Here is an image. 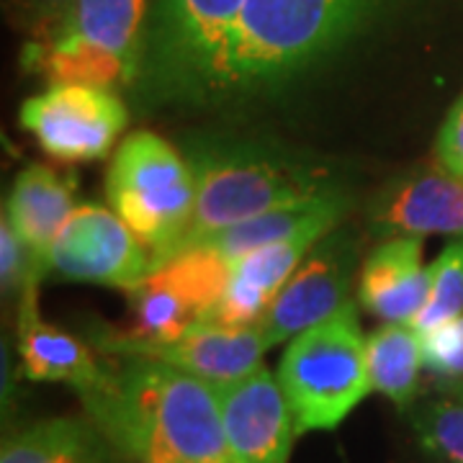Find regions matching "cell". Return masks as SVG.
Segmentation results:
<instances>
[{
  "label": "cell",
  "mask_w": 463,
  "mask_h": 463,
  "mask_svg": "<svg viewBox=\"0 0 463 463\" xmlns=\"http://www.w3.org/2000/svg\"><path fill=\"white\" fill-rule=\"evenodd\" d=\"M80 399L103 438L134 461L237 463L216 389L173 365L116 358L109 381Z\"/></svg>",
  "instance_id": "obj_1"
},
{
  "label": "cell",
  "mask_w": 463,
  "mask_h": 463,
  "mask_svg": "<svg viewBox=\"0 0 463 463\" xmlns=\"http://www.w3.org/2000/svg\"><path fill=\"white\" fill-rule=\"evenodd\" d=\"M386 0H245L191 103L255 99L297 80L379 16Z\"/></svg>",
  "instance_id": "obj_2"
},
{
  "label": "cell",
  "mask_w": 463,
  "mask_h": 463,
  "mask_svg": "<svg viewBox=\"0 0 463 463\" xmlns=\"http://www.w3.org/2000/svg\"><path fill=\"white\" fill-rule=\"evenodd\" d=\"M183 157L196 183V209L175 252L191 248L209 232L335 188L322 165L245 137H194Z\"/></svg>",
  "instance_id": "obj_3"
},
{
  "label": "cell",
  "mask_w": 463,
  "mask_h": 463,
  "mask_svg": "<svg viewBox=\"0 0 463 463\" xmlns=\"http://www.w3.org/2000/svg\"><path fill=\"white\" fill-rule=\"evenodd\" d=\"M152 0H75L62 21L26 44L24 62L50 85L121 90L139 83Z\"/></svg>",
  "instance_id": "obj_4"
},
{
  "label": "cell",
  "mask_w": 463,
  "mask_h": 463,
  "mask_svg": "<svg viewBox=\"0 0 463 463\" xmlns=\"http://www.w3.org/2000/svg\"><path fill=\"white\" fill-rule=\"evenodd\" d=\"M279 383L298 435L335 430L373 392L365 337L353 301L288 343L279 365Z\"/></svg>",
  "instance_id": "obj_5"
},
{
  "label": "cell",
  "mask_w": 463,
  "mask_h": 463,
  "mask_svg": "<svg viewBox=\"0 0 463 463\" xmlns=\"http://www.w3.org/2000/svg\"><path fill=\"white\" fill-rule=\"evenodd\" d=\"M111 212L147 245L155 268L178 250L196 209V183L178 149L160 134L134 132L116 149L106 178Z\"/></svg>",
  "instance_id": "obj_6"
},
{
  "label": "cell",
  "mask_w": 463,
  "mask_h": 463,
  "mask_svg": "<svg viewBox=\"0 0 463 463\" xmlns=\"http://www.w3.org/2000/svg\"><path fill=\"white\" fill-rule=\"evenodd\" d=\"M245 0H152L139 83L152 100H194Z\"/></svg>",
  "instance_id": "obj_7"
},
{
  "label": "cell",
  "mask_w": 463,
  "mask_h": 463,
  "mask_svg": "<svg viewBox=\"0 0 463 463\" xmlns=\"http://www.w3.org/2000/svg\"><path fill=\"white\" fill-rule=\"evenodd\" d=\"M232 263L212 250L188 248L157 265L129 291L132 327L116 332L134 343H170L206 322L230 283Z\"/></svg>",
  "instance_id": "obj_8"
},
{
  "label": "cell",
  "mask_w": 463,
  "mask_h": 463,
  "mask_svg": "<svg viewBox=\"0 0 463 463\" xmlns=\"http://www.w3.org/2000/svg\"><path fill=\"white\" fill-rule=\"evenodd\" d=\"M21 127L60 163H93L114 149L129 111L118 90L100 85L54 83L21 106Z\"/></svg>",
  "instance_id": "obj_9"
},
{
  "label": "cell",
  "mask_w": 463,
  "mask_h": 463,
  "mask_svg": "<svg viewBox=\"0 0 463 463\" xmlns=\"http://www.w3.org/2000/svg\"><path fill=\"white\" fill-rule=\"evenodd\" d=\"M152 270L147 245L116 212L96 203L75 206L50 252L52 276L127 294L147 281Z\"/></svg>",
  "instance_id": "obj_10"
},
{
  "label": "cell",
  "mask_w": 463,
  "mask_h": 463,
  "mask_svg": "<svg viewBox=\"0 0 463 463\" xmlns=\"http://www.w3.org/2000/svg\"><path fill=\"white\" fill-rule=\"evenodd\" d=\"M358 265V237L347 230L327 232L304 263L276 294L260 322L268 347L294 340L347 304L350 281Z\"/></svg>",
  "instance_id": "obj_11"
},
{
  "label": "cell",
  "mask_w": 463,
  "mask_h": 463,
  "mask_svg": "<svg viewBox=\"0 0 463 463\" xmlns=\"http://www.w3.org/2000/svg\"><path fill=\"white\" fill-rule=\"evenodd\" d=\"M96 345L109 358H147L173 365L212 386H224L245 379L263 365V355L270 350L260 327L230 330L209 322H199L170 343H134L116 332H103Z\"/></svg>",
  "instance_id": "obj_12"
},
{
  "label": "cell",
  "mask_w": 463,
  "mask_h": 463,
  "mask_svg": "<svg viewBox=\"0 0 463 463\" xmlns=\"http://www.w3.org/2000/svg\"><path fill=\"white\" fill-rule=\"evenodd\" d=\"M224 432L237 463H288L297 422L279 376L265 365L216 386Z\"/></svg>",
  "instance_id": "obj_13"
},
{
  "label": "cell",
  "mask_w": 463,
  "mask_h": 463,
  "mask_svg": "<svg viewBox=\"0 0 463 463\" xmlns=\"http://www.w3.org/2000/svg\"><path fill=\"white\" fill-rule=\"evenodd\" d=\"M371 230L383 237L463 234V178L446 167L394 181L371 206Z\"/></svg>",
  "instance_id": "obj_14"
},
{
  "label": "cell",
  "mask_w": 463,
  "mask_h": 463,
  "mask_svg": "<svg viewBox=\"0 0 463 463\" xmlns=\"http://www.w3.org/2000/svg\"><path fill=\"white\" fill-rule=\"evenodd\" d=\"M32 286L18 298L16 345L24 376L32 381L67 383L80 397L100 389L111 376V361H99L96 353L75 335L44 322Z\"/></svg>",
  "instance_id": "obj_15"
},
{
  "label": "cell",
  "mask_w": 463,
  "mask_h": 463,
  "mask_svg": "<svg viewBox=\"0 0 463 463\" xmlns=\"http://www.w3.org/2000/svg\"><path fill=\"white\" fill-rule=\"evenodd\" d=\"M430 265H422V237H392L365 258L358 298L383 325H412L428 304Z\"/></svg>",
  "instance_id": "obj_16"
},
{
  "label": "cell",
  "mask_w": 463,
  "mask_h": 463,
  "mask_svg": "<svg viewBox=\"0 0 463 463\" xmlns=\"http://www.w3.org/2000/svg\"><path fill=\"white\" fill-rule=\"evenodd\" d=\"M75 181L42 163L26 165L14 181L3 216L14 224L42 276L50 273V252L60 230L75 212Z\"/></svg>",
  "instance_id": "obj_17"
},
{
  "label": "cell",
  "mask_w": 463,
  "mask_h": 463,
  "mask_svg": "<svg viewBox=\"0 0 463 463\" xmlns=\"http://www.w3.org/2000/svg\"><path fill=\"white\" fill-rule=\"evenodd\" d=\"M345 206L347 199L340 194V188H332L315 199L298 201L291 206H281V209H273L265 214L242 219L224 230L209 232L201 240H196L191 248L212 250L227 260H237L252 250L297 237L307 230H335L337 222L345 214Z\"/></svg>",
  "instance_id": "obj_18"
},
{
  "label": "cell",
  "mask_w": 463,
  "mask_h": 463,
  "mask_svg": "<svg viewBox=\"0 0 463 463\" xmlns=\"http://www.w3.org/2000/svg\"><path fill=\"white\" fill-rule=\"evenodd\" d=\"M106 443L93 422L57 417L14 432L3 443L0 463H109Z\"/></svg>",
  "instance_id": "obj_19"
},
{
  "label": "cell",
  "mask_w": 463,
  "mask_h": 463,
  "mask_svg": "<svg viewBox=\"0 0 463 463\" xmlns=\"http://www.w3.org/2000/svg\"><path fill=\"white\" fill-rule=\"evenodd\" d=\"M365 365L371 389L392 399L399 410H410L425 365L422 335L412 325H383L365 337Z\"/></svg>",
  "instance_id": "obj_20"
},
{
  "label": "cell",
  "mask_w": 463,
  "mask_h": 463,
  "mask_svg": "<svg viewBox=\"0 0 463 463\" xmlns=\"http://www.w3.org/2000/svg\"><path fill=\"white\" fill-rule=\"evenodd\" d=\"M410 410L420 446L448 463H463V399L443 392Z\"/></svg>",
  "instance_id": "obj_21"
},
{
  "label": "cell",
  "mask_w": 463,
  "mask_h": 463,
  "mask_svg": "<svg viewBox=\"0 0 463 463\" xmlns=\"http://www.w3.org/2000/svg\"><path fill=\"white\" fill-rule=\"evenodd\" d=\"M430 297L412 322L420 335L438 330L463 315V234L438 255V260L430 265Z\"/></svg>",
  "instance_id": "obj_22"
},
{
  "label": "cell",
  "mask_w": 463,
  "mask_h": 463,
  "mask_svg": "<svg viewBox=\"0 0 463 463\" xmlns=\"http://www.w3.org/2000/svg\"><path fill=\"white\" fill-rule=\"evenodd\" d=\"M0 279H3V294L18 298L24 297L26 288L39 286V281L44 279L33 260L32 250L26 248V242L5 216L0 222Z\"/></svg>",
  "instance_id": "obj_23"
},
{
  "label": "cell",
  "mask_w": 463,
  "mask_h": 463,
  "mask_svg": "<svg viewBox=\"0 0 463 463\" xmlns=\"http://www.w3.org/2000/svg\"><path fill=\"white\" fill-rule=\"evenodd\" d=\"M425 365L443 381L463 379V315L422 335Z\"/></svg>",
  "instance_id": "obj_24"
},
{
  "label": "cell",
  "mask_w": 463,
  "mask_h": 463,
  "mask_svg": "<svg viewBox=\"0 0 463 463\" xmlns=\"http://www.w3.org/2000/svg\"><path fill=\"white\" fill-rule=\"evenodd\" d=\"M75 0H8L11 18L32 39L52 32Z\"/></svg>",
  "instance_id": "obj_25"
},
{
  "label": "cell",
  "mask_w": 463,
  "mask_h": 463,
  "mask_svg": "<svg viewBox=\"0 0 463 463\" xmlns=\"http://www.w3.org/2000/svg\"><path fill=\"white\" fill-rule=\"evenodd\" d=\"M435 155H438V165L463 178V93L461 99L453 103L446 124L440 129Z\"/></svg>",
  "instance_id": "obj_26"
},
{
  "label": "cell",
  "mask_w": 463,
  "mask_h": 463,
  "mask_svg": "<svg viewBox=\"0 0 463 463\" xmlns=\"http://www.w3.org/2000/svg\"><path fill=\"white\" fill-rule=\"evenodd\" d=\"M440 389H443L446 394H453V397L463 399V379H458V381H443V383H440Z\"/></svg>",
  "instance_id": "obj_27"
},
{
  "label": "cell",
  "mask_w": 463,
  "mask_h": 463,
  "mask_svg": "<svg viewBox=\"0 0 463 463\" xmlns=\"http://www.w3.org/2000/svg\"><path fill=\"white\" fill-rule=\"evenodd\" d=\"M129 461H132V463H147V461H134V458H129Z\"/></svg>",
  "instance_id": "obj_28"
}]
</instances>
